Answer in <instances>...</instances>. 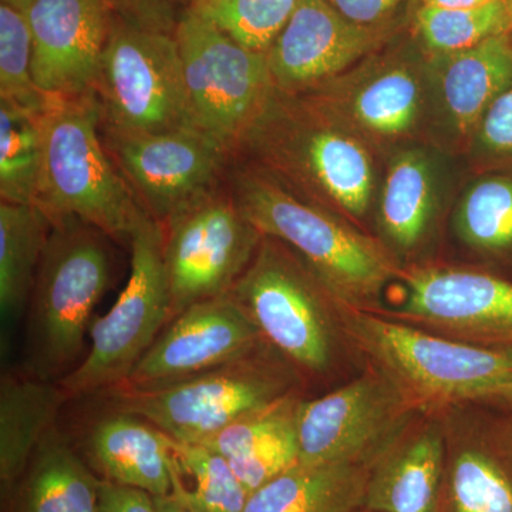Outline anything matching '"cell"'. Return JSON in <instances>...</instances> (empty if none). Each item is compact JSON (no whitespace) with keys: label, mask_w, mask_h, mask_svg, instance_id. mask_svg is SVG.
<instances>
[{"label":"cell","mask_w":512,"mask_h":512,"mask_svg":"<svg viewBox=\"0 0 512 512\" xmlns=\"http://www.w3.org/2000/svg\"><path fill=\"white\" fill-rule=\"evenodd\" d=\"M237 154L326 210L352 218L369 210L375 165L365 141L301 94L275 90Z\"/></svg>","instance_id":"cell-1"},{"label":"cell","mask_w":512,"mask_h":512,"mask_svg":"<svg viewBox=\"0 0 512 512\" xmlns=\"http://www.w3.org/2000/svg\"><path fill=\"white\" fill-rule=\"evenodd\" d=\"M228 178L229 191L251 224L301 255L336 302L379 308L384 286L402 271L382 242L299 197L255 165L232 168Z\"/></svg>","instance_id":"cell-2"},{"label":"cell","mask_w":512,"mask_h":512,"mask_svg":"<svg viewBox=\"0 0 512 512\" xmlns=\"http://www.w3.org/2000/svg\"><path fill=\"white\" fill-rule=\"evenodd\" d=\"M336 315L343 342L389 379L417 413L483 402L512 384L510 350L478 348L338 302Z\"/></svg>","instance_id":"cell-3"},{"label":"cell","mask_w":512,"mask_h":512,"mask_svg":"<svg viewBox=\"0 0 512 512\" xmlns=\"http://www.w3.org/2000/svg\"><path fill=\"white\" fill-rule=\"evenodd\" d=\"M109 239L76 218L50 228L28 303L26 375L59 382L80 365L94 308L113 275Z\"/></svg>","instance_id":"cell-4"},{"label":"cell","mask_w":512,"mask_h":512,"mask_svg":"<svg viewBox=\"0 0 512 512\" xmlns=\"http://www.w3.org/2000/svg\"><path fill=\"white\" fill-rule=\"evenodd\" d=\"M94 93L53 97L42 113L43 170L37 205L50 224L76 218L130 239L147 214L101 143Z\"/></svg>","instance_id":"cell-5"},{"label":"cell","mask_w":512,"mask_h":512,"mask_svg":"<svg viewBox=\"0 0 512 512\" xmlns=\"http://www.w3.org/2000/svg\"><path fill=\"white\" fill-rule=\"evenodd\" d=\"M231 293L266 345L299 376L323 377L335 366L343 340L336 301L285 242L264 235Z\"/></svg>","instance_id":"cell-6"},{"label":"cell","mask_w":512,"mask_h":512,"mask_svg":"<svg viewBox=\"0 0 512 512\" xmlns=\"http://www.w3.org/2000/svg\"><path fill=\"white\" fill-rule=\"evenodd\" d=\"M301 376L269 348L156 390H109L100 394L113 409L136 414L178 443L201 444L229 424L301 392Z\"/></svg>","instance_id":"cell-7"},{"label":"cell","mask_w":512,"mask_h":512,"mask_svg":"<svg viewBox=\"0 0 512 512\" xmlns=\"http://www.w3.org/2000/svg\"><path fill=\"white\" fill-rule=\"evenodd\" d=\"M131 271L116 303L90 328L80 365L59 380L70 399L100 396L126 382L173 319L164 264V229L146 214L131 232Z\"/></svg>","instance_id":"cell-8"},{"label":"cell","mask_w":512,"mask_h":512,"mask_svg":"<svg viewBox=\"0 0 512 512\" xmlns=\"http://www.w3.org/2000/svg\"><path fill=\"white\" fill-rule=\"evenodd\" d=\"M110 134L194 127L174 33L114 18L93 87Z\"/></svg>","instance_id":"cell-9"},{"label":"cell","mask_w":512,"mask_h":512,"mask_svg":"<svg viewBox=\"0 0 512 512\" xmlns=\"http://www.w3.org/2000/svg\"><path fill=\"white\" fill-rule=\"evenodd\" d=\"M174 36L191 124L234 157L275 93L266 55L238 45L195 6L178 19Z\"/></svg>","instance_id":"cell-10"},{"label":"cell","mask_w":512,"mask_h":512,"mask_svg":"<svg viewBox=\"0 0 512 512\" xmlns=\"http://www.w3.org/2000/svg\"><path fill=\"white\" fill-rule=\"evenodd\" d=\"M163 229L173 319L195 303L231 292L264 237L222 187L192 202Z\"/></svg>","instance_id":"cell-11"},{"label":"cell","mask_w":512,"mask_h":512,"mask_svg":"<svg viewBox=\"0 0 512 512\" xmlns=\"http://www.w3.org/2000/svg\"><path fill=\"white\" fill-rule=\"evenodd\" d=\"M397 308L370 311L478 348L512 352V282L456 266L402 268Z\"/></svg>","instance_id":"cell-12"},{"label":"cell","mask_w":512,"mask_h":512,"mask_svg":"<svg viewBox=\"0 0 512 512\" xmlns=\"http://www.w3.org/2000/svg\"><path fill=\"white\" fill-rule=\"evenodd\" d=\"M419 414L389 379L369 367L338 390L303 399L299 461L372 464Z\"/></svg>","instance_id":"cell-13"},{"label":"cell","mask_w":512,"mask_h":512,"mask_svg":"<svg viewBox=\"0 0 512 512\" xmlns=\"http://www.w3.org/2000/svg\"><path fill=\"white\" fill-rule=\"evenodd\" d=\"M106 136L114 163L141 207L161 227L192 202L221 187L232 157L195 127Z\"/></svg>","instance_id":"cell-14"},{"label":"cell","mask_w":512,"mask_h":512,"mask_svg":"<svg viewBox=\"0 0 512 512\" xmlns=\"http://www.w3.org/2000/svg\"><path fill=\"white\" fill-rule=\"evenodd\" d=\"M264 345L247 312L231 292L225 293L178 313L126 382L111 390L161 389L251 355Z\"/></svg>","instance_id":"cell-15"},{"label":"cell","mask_w":512,"mask_h":512,"mask_svg":"<svg viewBox=\"0 0 512 512\" xmlns=\"http://www.w3.org/2000/svg\"><path fill=\"white\" fill-rule=\"evenodd\" d=\"M393 28L356 25L328 0H296L291 18L266 53L276 92L295 96L332 82L375 55Z\"/></svg>","instance_id":"cell-16"},{"label":"cell","mask_w":512,"mask_h":512,"mask_svg":"<svg viewBox=\"0 0 512 512\" xmlns=\"http://www.w3.org/2000/svg\"><path fill=\"white\" fill-rule=\"evenodd\" d=\"M301 96L360 137L376 140L412 133L424 106L419 66L403 53L373 55L352 72Z\"/></svg>","instance_id":"cell-17"},{"label":"cell","mask_w":512,"mask_h":512,"mask_svg":"<svg viewBox=\"0 0 512 512\" xmlns=\"http://www.w3.org/2000/svg\"><path fill=\"white\" fill-rule=\"evenodd\" d=\"M26 16L37 87L49 97L93 93L114 22L106 0H35Z\"/></svg>","instance_id":"cell-18"},{"label":"cell","mask_w":512,"mask_h":512,"mask_svg":"<svg viewBox=\"0 0 512 512\" xmlns=\"http://www.w3.org/2000/svg\"><path fill=\"white\" fill-rule=\"evenodd\" d=\"M436 414L416 417L370 466L363 508L373 512H440L448 446Z\"/></svg>","instance_id":"cell-19"},{"label":"cell","mask_w":512,"mask_h":512,"mask_svg":"<svg viewBox=\"0 0 512 512\" xmlns=\"http://www.w3.org/2000/svg\"><path fill=\"white\" fill-rule=\"evenodd\" d=\"M82 457L100 480L147 491L153 497L173 493L175 456L170 437L136 414L110 407L97 417L84 434Z\"/></svg>","instance_id":"cell-20"},{"label":"cell","mask_w":512,"mask_h":512,"mask_svg":"<svg viewBox=\"0 0 512 512\" xmlns=\"http://www.w3.org/2000/svg\"><path fill=\"white\" fill-rule=\"evenodd\" d=\"M303 399L301 392L286 394L201 444L228 461L251 495L299 463L298 423Z\"/></svg>","instance_id":"cell-21"},{"label":"cell","mask_w":512,"mask_h":512,"mask_svg":"<svg viewBox=\"0 0 512 512\" xmlns=\"http://www.w3.org/2000/svg\"><path fill=\"white\" fill-rule=\"evenodd\" d=\"M441 110L461 137L476 134L485 111L512 83V42L508 33L480 45L431 57Z\"/></svg>","instance_id":"cell-22"},{"label":"cell","mask_w":512,"mask_h":512,"mask_svg":"<svg viewBox=\"0 0 512 512\" xmlns=\"http://www.w3.org/2000/svg\"><path fill=\"white\" fill-rule=\"evenodd\" d=\"M100 485V478L56 426L3 500L6 512H99Z\"/></svg>","instance_id":"cell-23"},{"label":"cell","mask_w":512,"mask_h":512,"mask_svg":"<svg viewBox=\"0 0 512 512\" xmlns=\"http://www.w3.org/2000/svg\"><path fill=\"white\" fill-rule=\"evenodd\" d=\"M69 393L59 382L23 373L0 379V483L3 497L28 468L36 448L53 427Z\"/></svg>","instance_id":"cell-24"},{"label":"cell","mask_w":512,"mask_h":512,"mask_svg":"<svg viewBox=\"0 0 512 512\" xmlns=\"http://www.w3.org/2000/svg\"><path fill=\"white\" fill-rule=\"evenodd\" d=\"M367 463L303 464L249 495L245 512H356L365 503Z\"/></svg>","instance_id":"cell-25"},{"label":"cell","mask_w":512,"mask_h":512,"mask_svg":"<svg viewBox=\"0 0 512 512\" xmlns=\"http://www.w3.org/2000/svg\"><path fill=\"white\" fill-rule=\"evenodd\" d=\"M50 224L36 205L0 202V311L10 320L28 306L49 238Z\"/></svg>","instance_id":"cell-26"},{"label":"cell","mask_w":512,"mask_h":512,"mask_svg":"<svg viewBox=\"0 0 512 512\" xmlns=\"http://www.w3.org/2000/svg\"><path fill=\"white\" fill-rule=\"evenodd\" d=\"M434 211V177L429 158L420 151L399 154L387 171L379 220L394 247L412 249L429 229Z\"/></svg>","instance_id":"cell-27"},{"label":"cell","mask_w":512,"mask_h":512,"mask_svg":"<svg viewBox=\"0 0 512 512\" xmlns=\"http://www.w3.org/2000/svg\"><path fill=\"white\" fill-rule=\"evenodd\" d=\"M43 170L42 113L0 100V197L37 205Z\"/></svg>","instance_id":"cell-28"},{"label":"cell","mask_w":512,"mask_h":512,"mask_svg":"<svg viewBox=\"0 0 512 512\" xmlns=\"http://www.w3.org/2000/svg\"><path fill=\"white\" fill-rule=\"evenodd\" d=\"M171 440L173 493L200 512H245L249 494L228 461L202 444Z\"/></svg>","instance_id":"cell-29"},{"label":"cell","mask_w":512,"mask_h":512,"mask_svg":"<svg viewBox=\"0 0 512 512\" xmlns=\"http://www.w3.org/2000/svg\"><path fill=\"white\" fill-rule=\"evenodd\" d=\"M444 494L448 512H512V476L493 451L480 444L448 456Z\"/></svg>","instance_id":"cell-30"},{"label":"cell","mask_w":512,"mask_h":512,"mask_svg":"<svg viewBox=\"0 0 512 512\" xmlns=\"http://www.w3.org/2000/svg\"><path fill=\"white\" fill-rule=\"evenodd\" d=\"M508 32L510 20L503 0L476 9L420 5L414 13V33L431 56L463 52Z\"/></svg>","instance_id":"cell-31"},{"label":"cell","mask_w":512,"mask_h":512,"mask_svg":"<svg viewBox=\"0 0 512 512\" xmlns=\"http://www.w3.org/2000/svg\"><path fill=\"white\" fill-rule=\"evenodd\" d=\"M461 239L477 251L503 254L512 249V177L494 175L468 190L457 212Z\"/></svg>","instance_id":"cell-32"},{"label":"cell","mask_w":512,"mask_h":512,"mask_svg":"<svg viewBox=\"0 0 512 512\" xmlns=\"http://www.w3.org/2000/svg\"><path fill=\"white\" fill-rule=\"evenodd\" d=\"M295 5L296 0H198L195 8L238 45L266 55Z\"/></svg>","instance_id":"cell-33"},{"label":"cell","mask_w":512,"mask_h":512,"mask_svg":"<svg viewBox=\"0 0 512 512\" xmlns=\"http://www.w3.org/2000/svg\"><path fill=\"white\" fill-rule=\"evenodd\" d=\"M32 32L26 13L0 5V100L43 113L53 97L37 87L32 73Z\"/></svg>","instance_id":"cell-34"},{"label":"cell","mask_w":512,"mask_h":512,"mask_svg":"<svg viewBox=\"0 0 512 512\" xmlns=\"http://www.w3.org/2000/svg\"><path fill=\"white\" fill-rule=\"evenodd\" d=\"M474 136L485 160L512 165V83L485 111Z\"/></svg>","instance_id":"cell-35"},{"label":"cell","mask_w":512,"mask_h":512,"mask_svg":"<svg viewBox=\"0 0 512 512\" xmlns=\"http://www.w3.org/2000/svg\"><path fill=\"white\" fill-rule=\"evenodd\" d=\"M117 18L143 28L174 33L175 0H106Z\"/></svg>","instance_id":"cell-36"},{"label":"cell","mask_w":512,"mask_h":512,"mask_svg":"<svg viewBox=\"0 0 512 512\" xmlns=\"http://www.w3.org/2000/svg\"><path fill=\"white\" fill-rule=\"evenodd\" d=\"M340 15L362 26L394 25V16L412 0H328Z\"/></svg>","instance_id":"cell-37"},{"label":"cell","mask_w":512,"mask_h":512,"mask_svg":"<svg viewBox=\"0 0 512 512\" xmlns=\"http://www.w3.org/2000/svg\"><path fill=\"white\" fill-rule=\"evenodd\" d=\"M99 512H158L147 491L101 480Z\"/></svg>","instance_id":"cell-38"},{"label":"cell","mask_w":512,"mask_h":512,"mask_svg":"<svg viewBox=\"0 0 512 512\" xmlns=\"http://www.w3.org/2000/svg\"><path fill=\"white\" fill-rule=\"evenodd\" d=\"M420 5L439 9H476L498 0H420Z\"/></svg>","instance_id":"cell-39"},{"label":"cell","mask_w":512,"mask_h":512,"mask_svg":"<svg viewBox=\"0 0 512 512\" xmlns=\"http://www.w3.org/2000/svg\"><path fill=\"white\" fill-rule=\"evenodd\" d=\"M154 501H156L158 512H200L174 493L164 495V497H154Z\"/></svg>","instance_id":"cell-40"},{"label":"cell","mask_w":512,"mask_h":512,"mask_svg":"<svg viewBox=\"0 0 512 512\" xmlns=\"http://www.w3.org/2000/svg\"><path fill=\"white\" fill-rule=\"evenodd\" d=\"M483 402L507 404V406H512V384L500 387V389L494 390V392L487 394Z\"/></svg>","instance_id":"cell-41"},{"label":"cell","mask_w":512,"mask_h":512,"mask_svg":"<svg viewBox=\"0 0 512 512\" xmlns=\"http://www.w3.org/2000/svg\"><path fill=\"white\" fill-rule=\"evenodd\" d=\"M33 2L35 0H2V3H6V5L12 6V8L18 9L23 13L28 12Z\"/></svg>","instance_id":"cell-42"},{"label":"cell","mask_w":512,"mask_h":512,"mask_svg":"<svg viewBox=\"0 0 512 512\" xmlns=\"http://www.w3.org/2000/svg\"><path fill=\"white\" fill-rule=\"evenodd\" d=\"M505 9H507L508 20H510V32L508 35L511 37L512 42V0H503Z\"/></svg>","instance_id":"cell-43"},{"label":"cell","mask_w":512,"mask_h":512,"mask_svg":"<svg viewBox=\"0 0 512 512\" xmlns=\"http://www.w3.org/2000/svg\"><path fill=\"white\" fill-rule=\"evenodd\" d=\"M505 436H507V440L510 441L511 448H512V419H511L510 426H508L507 433H505Z\"/></svg>","instance_id":"cell-44"},{"label":"cell","mask_w":512,"mask_h":512,"mask_svg":"<svg viewBox=\"0 0 512 512\" xmlns=\"http://www.w3.org/2000/svg\"><path fill=\"white\" fill-rule=\"evenodd\" d=\"M356 512H373V511H369V510H366V508H362V510H359V511H356Z\"/></svg>","instance_id":"cell-45"}]
</instances>
